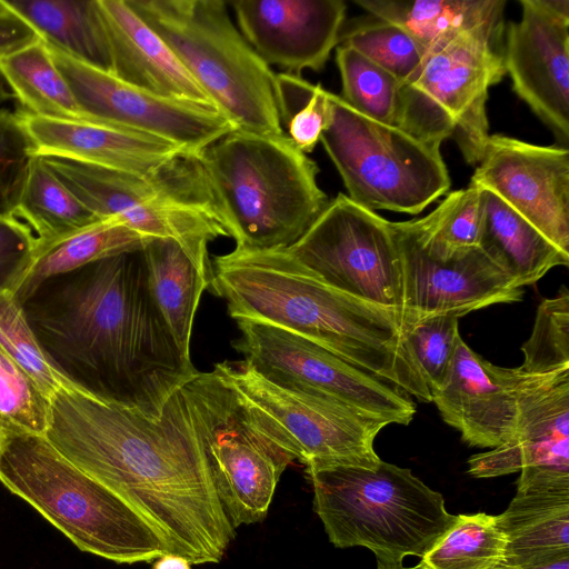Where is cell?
I'll return each instance as SVG.
<instances>
[{
    "label": "cell",
    "instance_id": "6da1fadb",
    "mask_svg": "<svg viewBox=\"0 0 569 569\" xmlns=\"http://www.w3.org/2000/svg\"><path fill=\"white\" fill-rule=\"evenodd\" d=\"M44 437L141 513L169 553L193 565L217 563L234 539L181 388L154 419L61 389L50 399Z\"/></svg>",
    "mask_w": 569,
    "mask_h": 569
},
{
    "label": "cell",
    "instance_id": "7a4b0ae2",
    "mask_svg": "<svg viewBox=\"0 0 569 569\" xmlns=\"http://www.w3.org/2000/svg\"><path fill=\"white\" fill-rule=\"evenodd\" d=\"M21 305L56 369L104 402L159 418L198 372L157 307L142 250L48 279Z\"/></svg>",
    "mask_w": 569,
    "mask_h": 569
},
{
    "label": "cell",
    "instance_id": "3957f363",
    "mask_svg": "<svg viewBox=\"0 0 569 569\" xmlns=\"http://www.w3.org/2000/svg\"><path fill=\"white\" fill-rule=\"evenodd\" d=\"M210 290L233 319H251L309 339L422 402L431 392L406 340L401 312L338 291L284 250L216 256Z\"/></svg>",
    "mask_w": 569,
    "mask_h": 569
},
{
    "label": "cell",
    "instance_id": "277c9868",
    "mask_svg": "<svg viewBox=\"0 0 569 569\" xmlns=\"http://www.w3.org/2000/svg\"><path fill=\"white\" fill-rule=\"evenodd\" d=\"M200 191L237 249L286 250L330 199L287 134L234 130L193 156Z\"/></svg>",
    "mask_w": 569,
    "mask_h": 569
},
{
    "label": "cell",
    "instance_id": "5b68a950",
    "mask_svg": "<svg viewBox=\"0 0 569 569\" xmlns=\"http://www.w3.org/2000/svg\"><path fill=\"white\" fill-rule=\"evenodd\" d=\"M306 471L330 542L370 549L378 569L402 567L406 556L422 558L458 518L446 510L441 493L410 469L382 460L371 469L309 465Z\"/></svg>",
    "mask_w": 569,
    "mask_h": 569
},
{
    "label": "cell",
    "instance_id": "8992f818",
    "mask_svg": "<svg viewBox=\"0 0 569 569\" xmlns=\"http://www.w3.org/2000/svg\"><path fill=\"white\" fill-rule=\"evenodd\" d=\"M0 481L82 551L117 563L150 562L169 553L141 513L69 461L44 436L1 437Z\"/></svg>",
    "mask_w": 569,
    "mask_h": 569
},
{
    "label": "cell",
    "instance_id": "52a82bcc",
    "mask_svg": "<svg viewBox=\"0 0 569 569\" xmlns=\"http://www.w3.org/2000/svg\"><path fill=\"white\" fill-rule=\"evenodd\" d=\"M167 43L216 109L243 132L279 136L276 74L222 0H127Z\"/></svg>",
    "mask_w": 569,
    "mask_h": 569
},
{
    "label": "cell",
    "instance_id": "ba28073f",
    "mask_svg": "<svg viewBox=\"0 0 569 569\" xmlns=\"http://www.w3.org/2000/svg\"><path fill=\"white\" fill-rule=\"evenodd\" d=\"M503 10L431 44L406 81L411 133L441 144L452 139L468 164L479 163L489 138V89L506 74Z\"/></svg>",
    "mask_w": 569,
    "mask_h": 569
},
{
    "label": "cell",
    "instance_id": "9c48e42d",
    "mask_svg": "<svg viewBox=\"0 0 569 569\" xmlns=\"http://www.w3.org/2000/svg\"><path fill=\"white\" fill-rule=\"evenodd\" d=\"M320 142L348 197L376 211L418 214L446 194L451 180L439 143L372 120L330 92Z\"/></svg>",
    "mask_w": 569,
    "mask_h": 569
},
{
    "label": "cell",
    "instance_id": "30bf717a",
    "mask_svg": "<svg viewBox=\"0 0 569 569\" xmlns=\"http://www.w3.org/2000/svg\"><path fill=\"white\" fill-rule=\"evenodd\" d=\"M181 390L231 525L261 521L295 458L266 433L218 368L198 371Z\"/></svg>",
    "mask_w": 569,
    "mask_h": 569
},
{
    "label": "cell",
    "instance_id": "8fae6325",
    "mask_svg": "<svg viewBox=\"0 0 569 569\" xmlns=\"http://www.w3.org/2000/svg\"><path fill=\"white\" fill-rule=\"evenodd\" d=\"M41 157L99 218L116 217L143 236L173 240L201 264L211 266L209 243L228 237L198 197L190 156L151 180L68 158Z\"/></svg>",
    "mask_w": 569,
    "mask_h": 569
},
{
    "label": "cell",
    "instance_id": "7c38bea8",
    "mask_svg": "<svg viewBox=\"0 0 569 569\" xmlns=\"http://www.w3.org/2000/svg\"><path fill=\"white\" fill-rule=\"evenodd\" d=\"M216 368L248 406L266 433L295 459L309 465L375 468L373 442L387 425L331 399L283 388L240 363Z\"/></svg>",
    "mask_w": 569,
    "mask_h": 569
},
{
    "label": "cell",
    "instance_id": "4fadbf2b",
    "mask_svg": "<svg viewBox=\"0 0 569 569\" xmlns=\"http://www.w3.org/2000/svg\"><path fill=\"white\" fill-rule=\"evenodd\" d=\"M242 363L283 388L318 395L386 425H409L411 397L320 345L267 322L237 319Z\"/></svg>",
    "mask_w": 569,
    "mask_h": 569
},
{
    "label": "cell",
    "instance_id": "5bb4252c",
    "mask_svg": "<svg viewBox=\"0 0 569 569\" xmlns=\"http://www.w3.org/2000/svg\"><path fill=\"white\" fill-rule=\"evenodd\" d=\"M390 222L338 193L284 251L327 286L402 313L401 260Z\"/></svg>",
    "mask_w": 569,
    "mask_h": 569
},
{
    "label": "cell",
    "instance_id": "9a60e30c",
    "mask_svg": "<svg viewBox=\"0 0 569 569\" xmlns=\"http://www.w3.org/2000/svg\"><path fill=\"white\" fill-rule=\"evenodd\" d=\"M44 43L89 122L159 138L191 156L237 130L213 107L152 94Z\"/></svg>",
    "mask_w": 569,
    "mask_h": 569
},
{
    "label": "cell",
    "instance_id": "2e32d148",
    "mask_svg": "<svg viewBox=\"0 0 569 569\" xmlns=\"http://www.w3.org/2000/svg\"><path fill=\"white\" fill-rule=\"evenodd\" d=\"M390 223L401 260L406 325L430 316L460 318L522 299L523 288L479 247L440 253L421 239L411 220Z\"/></svg>",
    "mask_w": 569,
    "mask_h": 569
},
{
    "label": "cell",
    "instance_id": "e0dca14e",
    "mask_svg": "<svg viewBox=\"0 0 569 569\" xmlns=\"http://www.w3.org/2000/svg\"><path fill=\"white\" fill-rule=\"evenodd\" d=\"M468 467L476 478L520 471L517 490L569 489V368L528 375L510 437Z\"/></svg>",
    "mask_w": 569,
    "mask_h": 569
},
{
    "label": "cell",
    "instance_id": "ac0fdd59",
    "mask_svg": "<svg viewBox=\"0 0 569 569\" xmlns=\"http://www.w3.org/2000/svg\"><path fill=\"white\" fill-rule=\"evenodd\" d=\"M505 27L503 64L513 91L558 141H569V0H519Z\"/></svg>",
    "mask_w": 569,
    "mask_h": 569
},
{
    "label": "cell",
    "instance_id": "d6986e66",
    "mask_svg": "<svg viewBox=\"0 0 569 569\" xmlns=\"http://www.w3.org/2000/svg\"><path fill=\"white\" fill-rule=\"evenodd\" d=\"M470 183L488 189L569 254V150L490 134Z\"/></svg>",
    "mask_w": 569,
    "mask_h": 569
},
{
    "label": "cell",
    "instance_id": "ffe728a7",
    "mask_svg": "<svg viewBox=\"0 0 569 569\" xmlns=\"http://www.w3.org/2000/svg\"><path fill=\"white\" fill-rule=\"evenodd\" d=\"M239 31L270 67L321 71L345 27L342 0H234Z\"/></svg>",
    "mask_w": 569,
    "mask_h": 569
},
{
    "label": "cell",
    "instance_id": "44dd1931",
    "mask_svg": "<svg viewBox=\"0 0 569 569\" xmlns=\"http://www.w3.org/2000/svg\"><path fill=\"white\" fill-rule=\"evenodd\" d=\"M528 375L496 366L459 339L442 387L431 398L446 423L472 447L496 448L511 435Z\"/></svg>",
    "mask_w": 569,
    "mask_h": 569
},
{
    "label": "cell",
    "instance_id": "7402d4cb",
    "mask_svg": "<svg viewBox=\"0 0 569 569\" xmlns=\"http://www.w3.org/2000/svg\"><path fill=\"white\" fill-rule=\"evenodd\" d=\"M21 117L36 154L56 156L156 179L183 156L177 146L139 132L93 122H72L37 117L23 109Z\"/></svg>",
    "mask_w": 569,
    "mask_h": 569
},
{
    "label": "cell",
    "instance_id": "603a6c76",
    "mask_svg": "<svg viewBox=\"0 0 569 569\" xmlns=\"http://www.w3.org/2000/svg\"><path fill=\"white\" fill-rule=\"evenodd\" d=\"M107 36L111 74L152 94L216 108L167 43L127 0H96Z\"/></svg>",
    "mask_w": 569,
    "mask_h": 569
},
{
    "label": "cell",
    "instance_id": "cb8c5ba5",
    "mask_svg": "<svg viewBox=\"0 0 569 569\" xmlns=\"http://www.w3.org/2000/svg\"><path fill=\"white\" fill-rule=\"evenodd\" d=\"M495 518L506 540L498 567H523L569 553V489L517 490Z\"/></svg>",
    "mask_w": 569,
    "mask_h": 569
},
{
    "label": "cell",
    "instance_id": "d4e9b609",
    "mask_svg": "<svg viewBox=\"0 0 569 569\" xmlns=\"http://www.w3.org/2000/svg\"><path fill=\"white\" fill-rule=\"evenodd\" d=\"M480 190L482 218L478 247L517 286L536 283L552 268L569 266L568 253L497 194L488 189Z\"/></svg>",
    "mask_w": 569,
    "mask_h": 569
},
{
    "label": "cell",
    "instance_id": "484cf974",
    "mask_svg": "<svg viewBox=\"0 0 569 569\" xmlns=\"http://www.w3.org/2000/svg\"><path fill=\"white\" fill-rule=\"evenodd\" d=\"M142 253L157 307L180 351L191 359L194 315L202 292L210 286L212 263H199L170 239L153 238Z\"/></svg>",
    "mask_w": 569,
    "mask_h": 569
},
{
    "label": "cell",
    "instance_id": "4316f807",
    "mask_svg": "<svg viewBox=\"0 0 569 569\" xmlns=\"http://www.w3.org/2000/svg\"><path fill=\"white\" fill-rule=\"evenodd\" d=\"M152 239L134 231L119 218L102 219L37 248L9 290L22 303L48 279L103 258L142 250Z\"/></svg>",
    "mask_w": 569,
    "mask_h": 569
},
{
    "label": "cell",
    "instance_id": "83f0119b",
    "mask_svg": "<svg viewBox=\"0 0 569 569\" xmlns=\"http://www.w3.org/2000/svg\"><path fill=\"white\" fill-rule=\"evenodd\" d=\"M41 39L71 57L111 72L107 36L96 0H0Z\"/></svg>",
    "mask_w": 569,
    "mask_h": 569
},
{
    "label": "cell",
    "instance_id": "f1b7e54d",
    "mask_svg": "<svg viewBox=\"0 0 569 569\" xmlns=\"http://www.w3.org/2000/svg\"><path fill=\"white\" fill-rule=\"evenodd\" d=\"M0 73L27 112L53 120L89 122L40 37L1 52Z\"/></svg>",
    "mask_w": 569,
    "mask_h": 569
},
{
    "label": "cell",
    "instance_id": "f546056e",
    "mask_svg": "<svg viewBox=\"0 0 569 569\" xmlns=\"http://www.w3.org/2000/svg\"><path fill=\"white\" fill-rule=\"evenodd\" d=\"M16 217L32 231L36 249L102 220L36 153Z\"/></svg>",
    "mask_w": 569,
    "mask_h": 569
},
{
    "label": "cell",
    "instance_id": "4dcf8cb0",
    "mask_svg": "<svg viewBox=\"0 0 569 569\" xmlns=\"http://www.w3.org/2000/svg\"><path fill=\"white\" fill-rule=\"evenodd\" d=\"M372 17L395 23L427 49L443 37L505 10V0H355Z\"/></svg>",
    "mask_w": 569,
    "mask_h": 569
},
{
    "label": "cell",
    "instance_id": "1f68e13d",
    "mask_svg": "<svg viewBox=\"0 0 569 569\" xmlns=\"http://www.w3.org/2000/svg\"><path fill=\"white\" fill-rule=\"evenodd\" d=\"M336 61L342 100L372 120L410 132L406 81L345 44L337 46Z\"/></svg>",
    "mask_w": 569,
    "mask_h": 569
},
{
    "label": "cell",
    "instance_id": "d6a6232c",
    "mask_svg": "<svg viewBox=\"0 0 569 569\" xmlns=\"http://www.w3.org/2000/svg\"><path fill=\"white\" fill-rule=\"evenodd\" d=\"M505 548L495 516L458 515L451 529L420 563L429 569H495L503 559Z\"/></svg>",
    "mask_w": 569,
    "mask_h": 569
},
{
    "label": "cell",
    "instance_id": "836d02e7",
    "mask_svg": "<svg viewBox=\"0 0 569 569\" xmlns=\"http://www.w3.org/2000/svg\"><path fill=\"white\" fill-rule=\"evenodd\" d=\"M339 44L355 49L402 81L415 76L428 50L403 28L372 16L343 27Z\"/></svg>",
    "mask_w": 569,
    "mask_h": 569
},
{
    "label": "cell",
    "instance_id": "e575fe53",
    "mask_svg": "<svg viewBox=\"0 0 569 569\" xmlns=\"http://www.w3.org/2000/svg\"><path fill=\"white\" fill-rule=\"evenodd\" d=\"M481 190L469 183L450 192L428 216L411 220L421 239L435 251L478 247L481 230Z\"/></svg>",
    "mask_w": 569,
    "mask_h": 569
},
{
    "label": "cell",
    "instance_id": "d590c367",
    "mask_svg": "<svg viewBox=\"0 0 569 569\" xmlns=\"http://www.w3.org/2000/svg\"><path fill=\"white\" fill-rule=\"evenodd\" d=\"M276 96L281 120L288 138L303 153L311 152L330 118V92L299 76L276 74Z\"/></svg>",
    "mask_w": 569,
    "mask_h": 569
},
{
    "label": "cell",
    "instance_id": "8d00e7d4",
    "mask_svg": "<svg viewBox=\"0 0 569 569\" xmlns=\"http://www.w3.org/2000/svg\"><path fill=\"white\" fill-rule=\"evenodd\" d=\"M0 347L50 399L61 389L76 388L50 362L21 302L9 289H0Z\"/></svg>",
    "mask_w": 569,
    "mask_h": 569
},
{
    "label": "cell",
    "instance_id": "74e56055",
    "mask_svg": "<svg viewBox=\"0 0 569 569\" xmlns=\"http://www.w3.org/2000/svg\"><path fill=\"white\" fill-rule=\"evenodd\" d=\"M49 415L50 398L0 347V437L44 436Z\"/></svg>",
    "mask_w": 569,
    "mask_h": 569
},
{
    "label": "cell",
    "instance_id": "f35d334b",
    "mask_svg": "<svg viewBox=\"0 0 569 569\" xmlns=\"http://www.w3.org/2000/svg\"><path fill=\"white\" fill-rule=\"evenodd\" d=\"M523 361L519 370L541 376L569 368V291L562 286L537 309L532 331L522 345Z\"/></svg>",
    "mask_w": 569,
    "mask_h": 569
},
{
    "label": "cell",
    "instance_id": "ab89813d",
    "mask_svg": "<svg viewBox=\"0 0 569 569\" xmlns=\"http://www.w3.org/2000/svg\"><path fill=\"white\" fill-rule=\"evenodd\" d=\"M458 317L430 316L406 325V340L427 387L433 392L449 373L457 343L461 338Z\"/></svg>",
    "mask_w": 569,
    "mask_h": 569
},
{
    "label": "cell",
    "instance_id": "60d3db41",
    "mask_svg": "<svg viewBox=\"0 0 569 569\" xmlns=\"http://www.w3.org/2000/svg\"><path fill=\"white\" fill-rule=\"evenodd\" d=\"M34 153L19 113L0 109V218L16 217Z\"/></svg>",
    "mask_w": 569,
    "mask_h": 569
},
{
    "label": "cell",
    "instance_id": "b9f144b4",
    "mask_svg": "<svg viewBox=\"0 0 569 569\" xmlns=\"http://www.w3.org/2000/svg\"><path fill=\"white\" fill-rule=\"evenodd\" d=\"M36 238L18 218H0V289H10L30 261Z\"/></svg>",
    "mask_w": 569,
    "mask_h": 569
},
{
    "label": "cell",
    "instance_id": "7bdbcfd3",
    "mask_svg": "<svg viewBox=\"0 0 569 569\" xmlns=\"http://www.w3.org/2000/svg\"><path fill=\"white\" fill-rule=\"evenodd\" d=\"M38 38L39 34L28 23L0 6V53Z\"/></svg>",
    "mask_w": 569,
    "mask_h": 569
},
{
    "label": "cell",
    "instance_id": "ee69618b",
    "mask_svg": "<svg viewBox=\"0 0 569 569\" xmlns=\"http://www.w3.org/2000/svg\"><path fill=\"white\" fill-rule=\"evenodd\" d=\"M495 569H569V553L561 555L556 558H551L529 566L516 568L496 567Z\"/></svg>",
    "mask_w": 569,
    "mask_h": 569
},
{
    "label": "cell",
    "instance_id": "f6af8a7d",
    "mask_svg": "<svg viewBox=\"0 0 569 569\" xmlns=\"http://www.w3.org/2000/svg\"><path fill=\"white\" fill-rule=\"evenodd\" d=\"M153 569H191V567L183 557L167 553L157 559Z\"/></svg>",
    "mask_w": 569,
    "mask_h": 569
},
{
    "label": "cell",
    "instance_id": "bcb514c9",
    "mask_svg": "<svg viewBox=\"0 0 569 569\" xmlns=\"http://www.w3.org/2000/svg\"><path fill=\"white\" fill-rule=\"evenodd\" d=\"M13 94L9 90L8 86L6 84L1 73H0V106L6 103L7 101L11 100Z\"/></svg>",
    "mask_w": 569,
    "mask_h": 569
},
{
    "label": "cell",
    "instance_id": "7dc6e473",
    "mask_svg": "<svg viewBox=\"0 0 569 569\" xmlns=\"http://www.w3.org/2000/svg\"><path fill=\"white\" fill-rule=\"evenodd\" d=\"M378 569V568H377ZM393 569H429L427 568L426 566H423L422 563H419L415 567H410V568H406V567H399V568H393Z\"/></svg>",
    "mask_w": 569,
    "mask_h": 569
},
{
    "label": "cell",
    "instance_id": "c3c4849f",
    "mask_svg": "<svg viewBox=\"0 0 569 569\" xmlns=\"http://www.w3.org/2000/svg\"><path fill=\"white\" fill-rule=\"evenodd\" d=\"M0 442H1V437H0Z\"/></svg>",
    "mask_w": 569,
    "mask_h": 569
}]
</instances>
